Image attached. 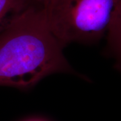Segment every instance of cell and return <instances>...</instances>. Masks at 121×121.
<instances>
[{
  "instance_id": "5b68a950",
  "label": "cell",
  "mask_w": 121,
  "mask_h": 121,
  "mask_svg": "<svg viewBox=\"0 0 121 121\" xmlns=\"http://www.w3.org/2000/svg\"><path fill=\"white\" fill-rule=\"evenodd\" d=\"M39 1H40V2H41L42 4H45V2L47 1V0H39Z\"/></svg>"
},
{
  "instance_id": "6da1fadb",
  "label": "cell",
  "mask_w": 121,
  "mask_h": 121,
  "mask_svg": "<svg viewBox=\"0 0 121 121\" xmlns=\"http://www.w3.org/2000/svg\"><path fill=\"white\" fill-rule=\"evenodd\" d=\"M63 47L51 30L44 4L29 7L0 30V86L28 90L56 73L83 78Z\"/></svg>"
},
{
  "instance_id": "7a4b0ae2",
  "label": "cell",
  "mask_w": 121,
  "mask_h": 121,
  "mask_svg": "<svg viewBox=\"0 0 121 121\" xmlns=\"http://www.w3.org/2000/svg\"><path fill=\"white\" fill-rule=\"evenodd\" d=\"M121 0H47L51 30L61 44H92L107 34Z\"/></svg>"
},
{
  "instance_id": "3957f363",
  "label": "cell",
  "mask_w": 121,
  "mask_h": 121,
  "mask_svg": "<svg viewBox=\"0 0 121 121\" xmlns=\"http://www.w3.org/2000/svg\"><path fill=\"white\" fill-rule=\"evenodd\" d=\"M106 35L109 50L117 67L121 70V1L114 13Z\"/></svg>"
},
{
  "instance_id": "277c9868",
  "label": "cell",
  "mask_w": 121,
  "mask_h": 121,
  "mask_svg": "<svg viewBox=\"0 0 121 121\" xmlns=\"http://www.w3.org/2000/svg\"><path fill=\"white\" fill-rule=\"evenodd\" d=\"M36 4L42 3L39 0H0V30L17 14Z\"/></svg>"
},
{
  "instance_id": "8992f818",
  "label": "cell",
  "mask_w": 121,
  "mask_h": 121,
  "mask_svg": "<svg viewBox=\"0 0 121 121\" xmlns=\"http://www.w3.org/2000/svg\"><path fill=\"white\" fill-rule=\"evenodd\" d=\"M40 121V120H36V119H33V120H30V121Z\"/></svg>"
}]
</instances>
